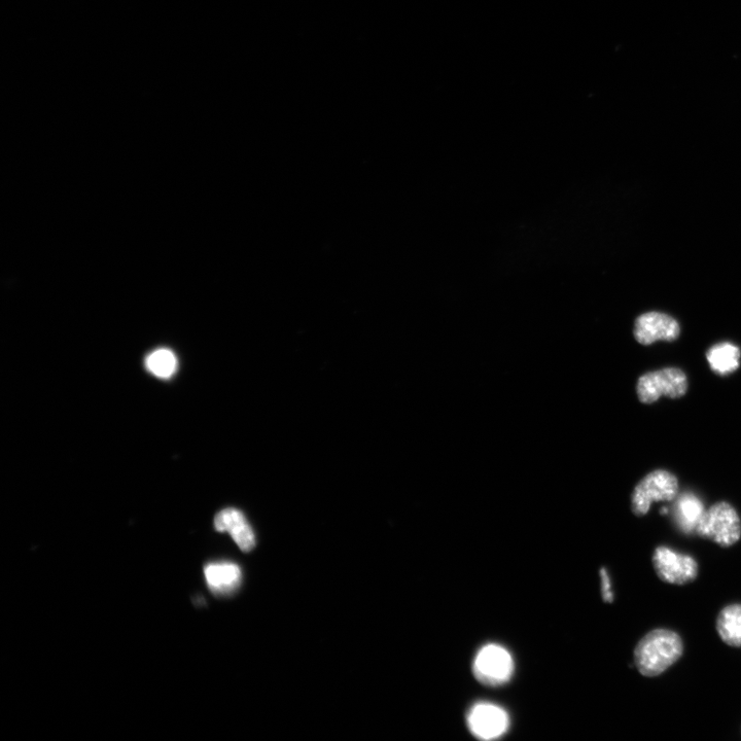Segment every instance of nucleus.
<instances>
[{
  "mask_svg": "<svg viewBox=\"0 0 741 741\" xmlns=\"http://www.w3.org/2000/svg\"><path fill=\"white\" fill-rule=\"evenodd\" d=\"M634 338L643 345L657 341H676L681 327L674 317L661 312H648L638 317L634 324Z\"/></svg>",
  "mask_w": 741,
  "mask_h": 741,
  "instance_id": "6e6552de",
  "label": "nucleus"
},
{
  "mask_svg": "<svg viewBox=\"0 0 741 741\" xmlns=\"http://www.w3.org/2000/svg\"><path fill=\"white\" fill-rule=\"evenodd\" d=\"M684 653L680 635L669 629H655L645 635L634 650V663L640 674L647 678L662 675Z\"/></svg>",
  "mask_w": 741,
  "mask_h": 741,
  "instance_id": "f257e3e1",
  "label": "nucleus"
},
{
  "mask_svg": "<svg viewBox=\"0 0 741 741\" xmlns=\"http://www.w3.org/2000/svg\"><path fill=\"white\" fill-rule=\"evenodd\" d=\"M218 532L229 533L243 552H251L256 546V536L249 521L236 509H225L215 519Z\"/></svg>",
  "mask_w": 741,
  "mask_h": 741,
  "instance_id": "1a4fd4ad",
  "label": "nucleus"
},
{
  "mask_svg": "<svg viewBox=\"0 0 741 741\" xmlns=\"http://www.w3.org/2000/svg\"><path fill=\"white\" fill-rule=\"evenodd\" d=\"M679 493L678 478L667 471L648 474L632 493L631 509L634 515L645 516L655 502H672Z\"/></svg>",
  "mask_w": 741,
  "mask_h": 741,
  "instance_id": "7ed1b4c3",
  "label": "nucleus"
},
{
  "mask_svg": "<svg viewBox=\"0 0 741 741\" xmlns=\"http://www.w3.org/2000/svg\"><path fill=\"white\" fill-rule=\"evenodd\" d=\"M652 562L658 578L668 584L686 585L698 576V563L692 556L668 547L656 548Z\"/></svg>",
  "mask_w": 741,
  "mask_h": 741,
  "instance_id": "423d86ee",
  "label": "nucleus"
},
{
  "mask_svg": "<svg viewBox=\"0 0 741 741\" xmlns=\"http://www.w3.org/2000/svg\"><path fill=\"white\" fill-rule=\"evenodd\" d=\"M695 534L723 548L735 545L741 537V522L736 510L727 502H720L705 510Z\"/></svg>",
  "mask_w": 741,
  "mask_h": 741,
  "instance_id": "f03ea898",
  "label": "nucleus"
},
{
  "mask_svg": "<svg viewBox=\"0 0 741 741\" xmlns=\"http://www.w3.org/2000/svg\"><path fill=\"white\" fill-rule=\"evenodd\" d=\"M660 513H661L662 515H665V514H667V513H668V509L664 507V508H662V509H661V512H660Z\"/></svg>",
  "mask_w": 741,
  "mask_h": 741,
  "instance_id": "dca6fc26",
  "label": "nucleus"
},
{
  "mask_svg": "<svg viewBox=\"0 0 741 741\" xmlns=\"http://www.w3.org/2000/svg\"><path fill=\"white\" fill-rule=\"evenodd\" d=\"M206 583L216 594H230L240 585L241 569L232 562L209 563L204 569Z\"/></svg>",
  "mask_w": 741,
  "mask_h": 741,
  "instance_id": "9d476101",
  "label": "nucleus"
},
{
  "mask_svg": "<svg viewBox=\"0 0 741 741\" xmlns=\"http://www.w3.org/2000/svg\"><path fill=\"white\" fill-rule=\"evenodd\" d=\"M688 379L679 368H665L643 375L637 384L640 401L650 405L661 397L669 399L683 398L688 392Z\"/></svg>",
  "mask_w": 741,
  "mask_h": 741,
  "instance_id": "20e7f679",
  "label": "nucleus"
},
{
  "mask_svg": "<svg viewBox=\"0 0 741 741\" xmlns=\"http://www.w3.org/2000/svg\"><path fill=\"white\" fill-rule=\"evenodd\" d=\"M468 726L471 733L482 740H493L504 735L510 725L505 710L492 703H477L470 710Z\"/></svg>",
  "mask_w": 741,
  "mask_h": 741,
  "instance_id": "0eeeda50",
  "label": "nucleus"
},
{
  "mask_svg": "<svg viewBox=\"0 0 741 741\" xmlns=\"http://www.w3.org/2000/svg\"><path fill=\"white\" fill-rule=\"evenodd\" d=\"M704 512L701 500L692 492H684L674 506V519L678 528L690 535L695 533Z\"/></svg>",
  "mask_w": 741,
  "mask_h": 741,
  "instance_id": "9b49d317",
  "label": "nucleus"
},
{
  "mask_svg": "<svg viewBox=\"0 0 741 741\" xmlns=\"http://www.w3.org/2000/svg\"><path fill=\"white\" fill-rule=\"evenodd\" d=\"M717 630L721 640L728 646L741 647V605L724 608L717 618Z\"/></svg>",
  "mask_w": 741,
  "mask_h": 741,
  "instance_id": "ddd939ff",
  "label": "nucleus"
},
{
  "mask_svg": "<svg viewBox=\"0 0 741 741\" xmlns=\"http://www.w3.org/2000/svg\"><path fill=\"white\" fill-rule=\"evenodd\" d=\"M147 369L155 376L167 379L173 376L178 368V360L169 349H158L147 358Z\"/></svg>",
  "mask_w": 741,
  "mask_h": 741,
  "instance_id": "4468645a",
  "label": "nucleus"
},
{
  "mask_svg": "<svg viewBox=\"0 0 741 741\" xmlns=\"http://www.w3.org/2000/svg\"><path fill=\"white\" fill-rule=\"evenodd\" d=\"M741 351L736 345L723 342L711 347L707 354L709 365L713 372L720 376H727L740 367Z\"/></svg>",
  "mask_w": 741,
  "mask_h": 741,
  "instance_id": "f8f14e48",
  "label": "nucleus"
},
{
  "mask_svg": "<svg viewBox=\"0 0 741 741\" xmlns=\"http://www.w3.org/2000/svg\"><path fill=\"white\" fill-rule=\"evenodd\" d=\"M601 580L604 601L611 604L614 602V593L612 591L611 578L606 569L601 570Z\"/></svg>",
  "mask_w": 741,
  "mask_h": 741,
  "instance_id": "2eb2a0df",
  "label": "nucleus"
},
{
  "mask_svg": "<svg viewBox=\"0 0 741 741\" xmlns=\"http://www.w3.org/2000/svg\"><path fill=\"white\" fill-rule=\"evenodd\" d=\"M514 662L511 654L499 645H487L477 654L473 672L476 679L486 686H500L511 679Z\"/></svg>",
  "mask_w": 741,
  "mask_h": 741,
  "instance_id": "39448f33",
  "label": "nucleus"
}]
</instances>
